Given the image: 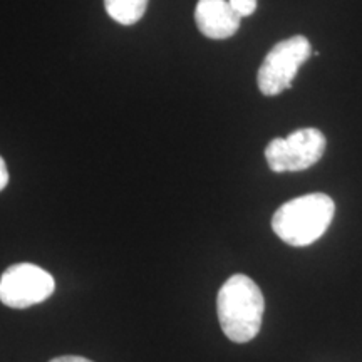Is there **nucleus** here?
Masks as SVG:
<instances>
[{
  "label": "nucleus",
  "mask_w": 362,
  "mask_h": 362,
  "mask_svg": "<svg viewBox=\"0 0 362 362\" xmlns=\"http://www.w3.org/2000/svg\"><path fill=\"white\" fill-rule=\"evenodd\" d=\"M221 330L230 341L245 344L260 332L265 298L250 277L237 274L221 285L216 298Z\"/></svg>",
  "instance_id": "f257e3e1"
},
{
  "label": "nucleus",
  "mask_w": 362,
  "mask_h": 362,
  "mask_svg": "<svg viewBox=\"0 0 362 362\" xmlns=\"http://www.w3.org/2000/svg\"><path fill=\"white\" fill-rule=\"evenodd\" d=\"M336 203L325 193H310L284 203L274 214L272 228L287 245L307 247L317 242L332 223Z\"/></svg>",
  "instance_id": "f03ea898"
},
{
  "label": "nucleus",
  "mask_w": 362,
  "mask_h": 362,
  "mask_svg": "<svg viewBox=\"0 0 362 362\" xmlns=\"http://www.w3.org/2000/svg\"><path fill=\"white\" fill-rule=\"evenodd\" d=\"M310 42L304 35H293L275 44L262 62L257 84L264 96H277L288 89L298 69L310 57Z\"/></svg>",
  "instance_id": "7ed1b4c3"
},
{
  "label": "nucleus",
  "mask_w": 362,
  "mask_h": 362,
  "mask_svg": "<svg viewBox=\"0 0 362 362\" xmlns=\"http://www.w3.org/2000/svg\"><path fill=\"white\" fill-rule=\"evenodd\" d=\"M325 136L315 128L297 129L287 138H275L267 144L265 158L274 173L304 171L314 166L325 153Z\"/></svg>",
  "instance_id": "20e7f679"
},
{
  "label": "nucleus",
  "mask_w": 362,
  "mask_h": 362,
  "mask_svg": "<svg viewBox=\"0 0 362 362\" xmlns=\"http://www.w3.org/2000/svg\"><path fill=\"white\" fill-rule=\"evenodd\" d=\"M56 291L49 272L34 264L11 265L0 277V302L12 309H27L40 304Z\"/></svg>",
  "instance_id": "39448f33"
},
{
  "label": "nucleus",
  "mask_w": 362,
  "mask_h": 362,
  "mask_svg": "<svg viewBox=\"0 0 362 362\" xmlns=\"http://www.w3.org/2000/svg\"><path fill=\"white\" fill-rule=\"evenodd\" d=\"M198 30L208 39H228L240 29V17L228 0H198L194 8Z\"/></svg>",
  "instance_id": "423d86ee"
},
{
  "label": "nucleus",
  "mask_w": 362,
  "mask_h": 362,
  "mask_svg": "<svg viewBox=\"0 0 362 362\" xmlns=\"http://www.w3.org/2000/svg\"><path fill=\"white\" fill-rule=\"evenodd\" d=\"M149 0H104L107 16L121 25H133L146 12Z\"/></svg>",
  "instance_id": "0eeeda50"
},
{
  "label": "nucleus",
  "mask_w": 362,
  "mask_h": 362,
  "mask_svg": "<svg viewBox=\"0 0 362 362\" xmlns=\"http://www.w3.org/2000/svg\"><path fill=\"white\" fill-rule=\"evenodd\" d=\"M228 4L240 19L252 16L257 11V0H228Z\"/></svg>",
  "instance_id": "6e6552de"
},
{
  "label": "nucleus",
  "mask_w": 362,
  "mask_h": 362,
  "mask_svg": "<svg viewBox=\"0 0 362 362\" xmlns=\"http://www.w3.org/2000/svg\"><path fill=\"white\" fill-rule=\"evenodd\" d=\"M7 183H8V170H7L6 161H4V158L0 156V192L7 187Z\"/></svg>",
  "instance_id": "1a4fd4ad"
},
{
  "label": "nucleus",
  "mask_w": 362,
  "mask_h": 362,
  "mask_svg": "<svg viewBox=\"0 0 362 362\" xmlns=\"http://www.w3.org/2000/svg\"><path fill=\"white\" fill-rule=\"evenodd\" d=\"M49 362H93V361L84 359V357H79V356H62V357H56V359Z\"/></svg>",
  "instance_id": "9d476101"
}]
</instances>
